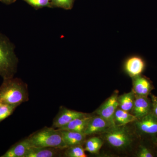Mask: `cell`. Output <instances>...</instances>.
Here are the masks:
<instances>
[{
	"mask_svg": "<svg viewBox=\"0 0 157 157\" xmlns=\"http://www.w3.org/2000/svg\"><path fill=\"white\" fill-rule=\"evenodd\" d=\"M28 85L19 78L3 79L0 86V103L18 106L29 101Z\"/></svg>",
	"mask_w": 157,
	"mask_h": 157,
	"instance_id": "cell-1",
	"label": "cell"
},
{
	"mask_svg": "<svg viewBox=\"0 0 157 157\" xmlns=\"http://www.w3.org/2000/svg\"><path fill=\"white\" fill-rule=\"evenodd\" d=\"M14 48L10 39L0 33V76L3 79L14 77L17 72L18 60Z\"/></svg>",
	"mask_w": 157,
	"mask_h": 157,
	"instance_id": "cell-2",
	"label": "cell"
},
{
	"mask_svg": "<svg viewBox=\"0 0 157 157\" xmlns=\"http://www.w3.org/2000/svg\"><path fill=\"white\" fill-rule=\"evenodd\" d=\"M27 138L33 147H50L61 150L67 148L60 131L53 128L45 127Z\"/></svg>",
	"mask_w": 157,
	"mask_h": 157,
	"instance_id": "cell-3",
	"label": "cell"
},
{
	"mask_svg": "<svg viewBox=\"0 0 157 157\" xmlns=\"http://www.w3.org/2000/svg\"><path fill=\"white\" fill-rule=\"evenodd\" d=\"M107 142L113 147L122 149L132 144L133 137L125 125H116L104 132Z\"/></svg>",
	"mask_w": 157,
	"mask_h": 157,
	"instance_id": "cell-4",
	"label": "cell"
},
{
	"mask_svg": "<svg viewBox=\"0 0 157 157\" xmlns=\"http://www.w3.org/2000/svg\"><path fill=\"white\" fill-rule=\"evenodd\" d=\"M118 92H115L96 111L97 115L103 118L112 127L116 126L114 116L118 107Z\"/></svg>",
	"mask_w": 157,
	"mask_h": 157,
	"instance_id": "cell-5",
	"label": "cell"
},
{
	"mask_svg": "<svg viewBox=\"0 0 157 157\" xmlns=\"http://www.w3.org/2000/svg\"><path fill=\"white\" fill-rule=\"evenodd\" d=\"M88 115L87 113L68 109L62 106L60 107L58 113L54 119L52 127L55 128L59 129L75 119Z\"/></svg>",
	"mask_w": 157,
	"mask_h": 157,
	"instance_id": "cell-6",
	"label": "cell"
},
{
	"mask_svg": "<svg viewBox=\"0 0 157 157\" xmlns=\"http://www.w3.org/2000/svg\"><path fill=\"white\" fill-rule=\"evenodd\" d=\"M146 63L141 56L132 55L127 58L124 63V70L131 77L141 75L145 70Z\"/></svg>",
	"mask_w": 157,
	"mask_h": 157,
	"instance_id": "cell-7",
	"label": "cell"
},
{
	"mask_svg": "<svg viewBox=\"0 0 157 157\" xmlns=\"http://www.w3.org/2000/svg\"><path fill=\"white\" fill-rule=\"evenodd\" d=\"M137 129L144 134L153 135L157 134V117L150 113L143 117L135 121Z\"/></svg>",
	"mask_w": 157,
	"mask_h": 157,
	"instance_id": "cell-8",
	"label": "cell"
},
{
	"mask_svg": "<svg viewBox=\"0 0 157 157\" xmlns=\"http://www.w3.org/2000/svg\"><path fill=\"white\" fill-rule=\"evenodd\" d=\"M132 114L140 119L147 115L152 111L151 100L147 97L136 95L135 94V100L132 110Z\"/></svg>",
	"mask_w": 157,
	"mask_h": 157,
	"instance_id": "cell-9",
	"label": "cell"
},
{
	"mask_svg": "<svg viewBox=\"0 0 157 157\" xmlns=\"http://www.w3.org/2000/svg\"><path fill=\"white\" fill-rule=\"evenodd\" d=\"M108 122L100 116H92L85 130L86 135H90L99 133H104L111 128Z\"/></svg>",
	"mask_w": 157,
	"mask_h": 157,
	"instance_id": "cell-10",
	"label": "cell"
},
{
	"mask_svg": "<svg viewBox=\"0 0 157 157\" xmlns=\"http://www.w3.org/2000/svg\"><path fill=\"white\" fill-rule=\"evenodd\" d=\"M32 147L27 138L19 141L11 147L1 157H25Z\"/></svg>",
	"mask_w": 157,
	"mask_h": 157,
	"instance_id": "cell-11",
	"label": "cell"
},
{
	"mask_svg": "<svg viewBox=\"0 0 157 157\" xmlns=\"http://www.w3.org/2000/svg\"><path fill=\"white\" fill-rule=\"evenodd\" d=\"M133 91L136 95L147 97L150 94L152 86L150 81L144 76L139 75L133 77Z\"/></svg>",
	"mask_w": 157,
	"mask_h": 157,
	"instance_id": "cell-12",
	"label": "cell"
},
{
	"mask_svg": "<svg viewBox=\"0 0 157 157\" xmlns=\"http://www.w3.org/2000/svg\"><path fill=\"white\" fill-rule=\"evenodd\" d=\"M60 131L64 141L67 147L82 145L85 142L86 135L84 133L65 130Z\"/></svg>",
	"mask_w": 157,
	"mask_h": 157,
	"instance_id": "cell-13",
	"label": "cell"
},
{
	"mask_svg": "<svg viewBox=\"0 0 157 157\" xmlns=\"http://www.w3.org/2000/svg\"><path fill=\"white\" fill-rule=\"evenodd\" d=\"M63 150L54 147H32L25 157H60Z\"/></svg>",
	"mask_w": 157,
	"mask_h": 157,
	"instance_id": "cell-14",
	"label": "cell"
},
{
	"mask_svg": "<svg viewBox=\"0 0 157 157\" xmlns=\"http://www.w3.org/2000/svg\"><path fill=\"white\" fill-rule=\"evenodd\" d=\"M91 117L88 115L75 119L64 126L57 129L84 133Z\"/></svg>",
	"mask_w": 157,
	"mask_h": 157,
	"instance_id": "cell-15",
	"label": "cell"
},
{
	"mask_svg": "<svg viewBox=\"0 0 157 157\" xmlns=\"http://www.w3.org/2000/svg\"><path fill=\"white\" fill-rule=\"evenodd\" d=\"M116 125H125L129 123L135 122L137 118L134 115L129 113L128 111L117 108L114 116Z\"/></svg>",
	"mask_w": 157,
	"mask_h": 157,
	"instance_id": "cell-16",
	"label": "cell"
},
{
	"mask_svg": "<svg viewBox=\"0 0 157 157\" xmlns=\"http://www.w3.org/2000/svg\"><path fill=\"white\" fill-rule=\"evenodd\" d=\"M135 100V94L133 90L118 97V107L125 111H132Z\"/></svg>",
	"mask_w": 157,
	"mask_h": 157,
	"instance_id": "cell-17",
	"label": "cell"
},
{
	"mask_svg": "<svg viewBox=\"0 0 157 157\" xmlns=\"http://www.w3.org/2000/svg\"><path fill=\"white\" fill-rule=\"evenodd\" d=\"M103 144V140L100 137H91L85 141V150L92 154H98Z\"/></svg>",
	"mask_w": 157,
	"mask_h": 157,
	"instance_id": "cell-18",
	"label": "cell"
},
{
	"mask_svg": "<svg viewBox=\"0 0 157 157\" xmlns=\"http://www.w3.org/2000/svg\"><path fill=\"white\" fill-rule=\"evenodd\" d=\"M65 157H86L85 149L82 145L70 147L66 148L64 153Z\"/></svg>",
	"mask_w": 157,
	"mask_h": 157,
	"instance_id": "cell-19",
	"label": "cell"
},
{
	"mask_svg": "<svg viewBox=\"0 0 157 157\" xmlns=\"http://www.w3.org/2000/svg\"><path fill=\"white\" fill-rule=\"evenodd\" d=\"M18 106L0 103V122L10 116Z\"/></svg>",
	"mask_w": 157,
	"mask_h": 157,
	"instance_id": "cell-20",
	"label": "cell"
},
{
	"mask_svg": "<svg viewBox=\"0 0 157 157\" xmlns=\"http://www.w3.org/2000/svg\"><path fill=\"white\" fill-rule=\"evenodd\" d=\"M75 0H50L52 8H59L71 10L73 8Z\"/></svg>",
	"mask_w": 157,
	"mask_h": 157,
	"instance_id": "cell-21",
	"label": "cell"
},
{
	"mask_svg": "<svg viewBox=\"0 0 157 157\" xmlns=\"http://www.w3.org/2000/svg\"><path fill=\"white\" fill-rule=\"evenodd\" d=\"M34 9H38L45 7L52 8L50 0H23Z\"/></svg>",
	"mask_w": 157,
	"mask_h": 157,
	"instance_id": "cell-22",
	"label": "cell"
},
{
	"mask_svg": "<svg viewBox=\"0 0 157 157\" xmlns=\"http://www.w3.org/2000/svg\"><path fill=\"white\" fill-rule=\"evenodd\" d=\"M137 156L138 157H153L154 156L150 150L146 147L141 145L137 153Z\"/></svg>",
	"mask_w": 157,
	"mask_h": 157,
	"instance_id": "cell-23",
	"label": "cell"
},
{
	"mask_svg": "<svg viewBox=\"0 0 157 157\" xmlns=\"http://www.w3.org/2000/svg\"><path fill=\"white\" fill-rule=\"evenodd\" d=\"M151 99L152 104V112L157 117V97L151 94Z\"/></svg>",
	"mask_w": 157,
	"mask_h": 157,
	"instance_id": "cell-24",
	"label": "cell"
},
{
	"mask_svg": "<svg viewBox=\"0 0 157 157\" xmlns=\"http://www.w3.org/2000/svg\"><path fill=\"white\" fill-rule=\"evenodd\" d=\"M17 0H0V2L7 5H11L15 2Z\"/></svg>",
	"mask_w": 157,
	"mask_h": 157,
	"instance_id": "cell-25",
	"label": "cell"
},
{
	"mask_svg": "<svg viewBox=\"0 0 157 157\" xmlns=\"http://www.w3.org/2000/svg\"><path fill=\"white\" fill-rule=\"evenodd\" d=\"M156 144L157 145V138L156 140Z\"/></svg>",
	"mask_w": 157,
	"mask_h": 157,
	"instance_id": "cell-26",
	"label": "cell"
},
{
	"mask_svg": "<svg viewBox=\"0 0 157 157\" xmlns=\"http://www.w3.org/2000/svg\"><path fill=\"white\" fill-rule=\"evenodd\" d=\"M156 156H157V151L156 152Z\"/></svg>",
	"mask_w": 157,
	"mask_h": 157,
	"instance_id": "cell-27",
	"label": "cell"
}]
</instances>
